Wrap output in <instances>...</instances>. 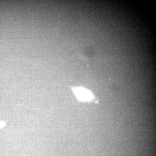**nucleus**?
Instances as JSON below:
<instances>
[{
    "instance_id": "1",
    "label": "nucleus",
    "mask_w": 156,
    "mask_h": 156,
    "mask_svg": "<svg viewBox=\"0 0 156 156\" xmlns=\"http://www.w3.org/2000/svg\"><path fill=\"white\" fill-rule=\"evenodd\" d=\"M72 90L76 97L82 101H88L92 100L93 98L92 93L85 88L81 87H75Z\"/></svg>"
}]
</instances>
